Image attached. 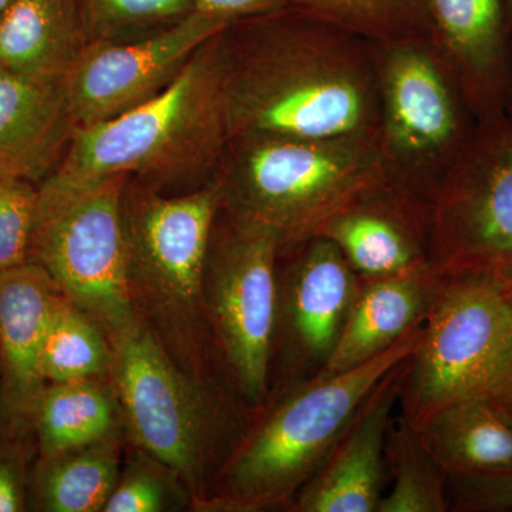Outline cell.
<instances>
[{
    "label": "cell",
    "mask_w": 512,
    "mask_h": 512,
    "mask_svg": "<svg viewBox=\"0 0 512 512\" xmlns=\"http://www.w3.org/2000/svg\"><path fill=\"white\" fill-rule=\"evenodd\" d=\"M109 342L131 439L201 497L212 417L205 386L185 375L141 318Z\"/></svg>",
    "instance_id": "obj_11"
},
{
    "label": "cell",
    "mask_w": 512,
    "mask_h": 512,
    "mask_svg": "<svg viewBox=\"0 0 512 512\" xmlns=\"http://www.w3.org/2000/svg\"><path fill=\"white\" fill-rule=\"evenodd\" d=\"M406 359L383 377L316 473L293 500L296 512H377L386 483L384 444L399 404Z\"/></svg>",
    "instance_id": "obj_15"
},
{
    "label": "cell",
    "mask_w": 512,
    "mask_h": 512,
    "mask_svg": "<svg viewBox=\"0 0 512 512\" xmlns=\"http://www.w3.org/2000/svg\"><path fill=\"white\" fill-rule=\"evenodd\" d=\"M222 39L229 138L379 137L372 43L295 6L231 23Z\"/></svg>",
    "instance_id": "obj_1"
},
{
    "label": "cell",
    "mask_w": 512,
    "mask_h": 512,
    "mask_svg": "<svg viewBox=\"0 0 512 512\" xmlns=\"http://www.w3.org/2000/svg\"><path fill=\"white\" fill-rule=\"evenodd\" d=\"M316 235L330 239L360 279L431 268L430 207L387 180L340 208Z\"/></svg>",
    "instance_id": "obj_14"
},
{
    "label": "cell",
    "mask_w": 512,
    "mask_h": 512,
    "mask_svg": "<svg viewBox=\"0 0 512 512\" xmlns=\"http://www.w3.org/2000/svg\"><path fill=\"white\" fill-rule=\"evenodd\" d=\"M87 45L154 35L194 12L192 0H79Z\"/></svg>",
    "instance_id": "obj_27"
},
{
    "label": "cell",
    "mask_w": 512,
    "mask_h": 512,
    "mask_svg": "<svg viewBox=\"0 0 512 512\" xmlns=\"http://www.w3.org/2000/svg\"><path fill=\"white\" fill-rule=\"evenodd\" d=\"M220 211L221 192L214 178L174 197L130 178L124 192L134 308L171 359L202 386L211 376V353L220 356L204 301L205 266Z\"/></svg>",
    "instance_id": "obj_2"
},
{
    "label": "cell",
    "mask_w": 512,
    "mask_h": 512,
    "mask_svg": "<svg viewBox=\"0 0 512 512\" xmlns=\"http://www.w3.org/2000/svg\"><path fill=\"white\" fill-rule=\"evenodd\" d=\"M76 131L63 79L0 67V173L39 185Z\"/></svg>",
    "instance_id": "obj_18"
},
{
    "label": "cell",
    "mask_w": 512,
    "mask_h": 512,
    "mask_svg": "<svg viewBox=\"0 0 512 512\" xmlns=\"http://www.w3.org/2000/svg\"><path fill=\"white\" fill-rule=\"evenodd\" d=\"M416 429L448 474L512 470V400H461Z\"/></svg>",
    "instance_id": "obj_21"
},
{
    "label": "cell",
    "mask_w": 512,
    "mask_h": 512,
    "mask_svg": "<svg viewBox=\"0 0 512 512\" xmlns=\"http://www.w3.org/2000/svg\"><path fill=\"white\" fill-rule=\"evenodd\" d=\"M431 42L480 121L504 116L511 28L505 0H429Z\"/></svg>",
    "instance_id": "obj_17"
},
{
    "label": "cell",
    "mask_w": 512,
    "mask_h": 512,
    "mask_svg": "<svg viewBox=\"0 0 512 512\" xmlns=\"http://www.w3.org/2000/svg\"><path fill=\"white\" fill-rule=\"evenodd\" d=\"M0 377H2V370H0Z\"/></svg>",
    "instance_id": "obj_36"
},
{
    "label": "cell",
    "mask_w": 512,
    "mask_h": 512,
    "mask_svg": "<svg viewBox=\"0 0 512 512\" xmlns=\"http://www.w3.org/2000/svg\"><path fill=\"white\" fill-rule=\"evenodd\" d=\"M278 264L275 346L286 372L284 390L315 379L335 352L360 278L340 249L322 235L282 248Z\"/></svg>",
    "instance_id": "obj_13"
},
{
    "label": "cell",
    "mask_w": 512,
    "mask_h": 512,
    "mask_svg": "<svg viewBox=\"0 0 512 512\" xmlns=\"http://www.w3.org/2000/svg\"><path fill=\"white\" fill-rule=\"evenodd\" d=\"M99 380L46 384L32 416L40 457L57 456L117 434L119 407Z\"/></svg>",
    "instance_id": "obj_23"
},
{
    "label": "cell",
    "mask_w": 512,
    "mask_h": 512,
    "mask_svg": "<svg viewBox=\"0 0 512 512\" xmlns=\"http://www.w3.org/2000/svg\"><path fill=\"white\" fill-rule=\"evenodd\" d=\"M39 185L0 173V275L29 261Z\"/></svg>",
    "instance_id": "obj_28"
},
{
    "label": "cell",
    "mask_w": 512,
    "mask_h": 512,
    "mask_svg": "<svg viewBox=\"0 0 512 512\" xmlns=\"http://www.w3.org/2000/svg\"><path fill=\"white\" fill-rule=\"evenodd\" d=\"M156 467L147 464H133L127 474L119 478L103 512H160L173 504L174 495L168 474L158 473Z\"/></svg>",
    "instance_id": "obj_29"
},
{
    "label": "cell",
    "mask_w": 512,
    "mask_h": 512,
    "mask_svg": "<svg viewBox=\"0 0 512 512\" xmlns=\"http://www.w3.org/2000/svg\"><path fill=\"white\" fill-rule=\"evenodd\" d=\"M373 47L384 175L430 207L480 120L431 40Z\"/></svg>",
    "instance_id": "obj_8"
},
{
    "label": "cell",
    "mask_w": 512,
    "mask_h": 512,
    "mask_svg": "<svg viewBox=\"0 0 512 512\" xmlns=\"http://www.w3.org/2000/svg\"><path fill=\"white\" fill-rule=\"evenodd\" d=\"M421 323L369 362L315 377L279 394L232 451L222 471L221 493L211 507L291 510L296 494L316 473L369 394L412 355Z\"/></svg>",
    "instance_id": "obj_4"
},
{
    "label": "cell",
    "mask_w": 512,
    "mask_h": 512,
    "mask_svg": "<svg viewBox=\"0 0 512 512\" xmlns=\"http://www.w3.org/2000/svg\"><path fill=\"white\" fill-rule=\"evenodd\" d=\"M229 25L194 10L154 35L89 43L63 77L77 128L114 119L153 99Z\"/></svg>",
    "instance_id": "obj_12"
},
{
    "label": "cell",
    "mask_w": 512,
    "mask_h": 512,
    "mask_svg": "<svg viewBox=\"0 0 512 512\" xmlns=\"http://www.w3.org/2000/svg\"><path fill=\"white\" fill-rule=\"evenodd\" d=\"M224 30L153 99L114 119L77 128L55 174L69 180L126 174L147 185L214 175L229 140Z\"/></svg>",
    "instance_id": "obj_3"
},
{
    "label": "cell",
    "mask_w": 512,
    "mask_h": 512,
    "mask_svg": "<svg viewBox=\"0 0 512 512\" xmlns=\"http://www.w3.org/2000/svg\"><path fill=\"white\" fill-rule=\"evenodd\" d=\"M505 8H507L508 22L512 32V0H505Z\"/></svg>",
    "instance_id": "obj_34"
},
{
    "label": "cell",
    "mask_w": 512,
    "mask_h": 512,
    "mask_svg": "<svg viewBox=\"0 0 512 512\" xmlns=\"http://www.w3.org/2000/svg\"><path fill=\"white\" fill-rule=\"evenodd\" d=\"M113 353L103 330L62 292L50 312L42 349L46 383L101 379L111 373Z\"/></svg>",
    "instance_id": "obj_25"
},
{
    "label": "cell",
    "mask_w": 512,
    "mask_h": 512,
    "mask_svg": "<svg viewBox=\"0 0 512 512\" xmlns=\"http://www.w3.org/2000/svg\"><path fill=\"white\" fill-rule=\"evenodd\" d=\"M130 175L69 180L55 173L39 184L29 261L96 323L107 339L140 316L128 285L123 200Z\"/></svg>",
    "instance_id": "obj_7"
},
{
    "label": "cell",
    "mask_w": 512,
    "mask_h": 512,
    "mask_svg": "<svg viewBox=\"0 0 512 512\" xmlns=\"http://www.w3.org/2000/svg\"><path fill=\"white\" fill-rule=\"evenodd\" d=\"M430 264L476 272L512 288V124L480 121L430 204Z\"/></svg>",
    "instance_id": "obj_10"
},
{
    "label": "cell",
    "mask_w": 512,
    "mask_h": 512,
    "mask_svg": "<svg viewBox=\"0 0 512 512\" xmlns=\"http://www.w3.org/2000/svg\"><path fill=\"white\" fill-rule=\"evenodd\" d=\"M510 62H508L507 99H505L504 116L512 124V32L510 39Z\"/></svg>",
    "instance_id": "obj_33"
},
{
    "label": "cell",
    "mask_w": 512,
    "mask_h": 512,
    "mask_svg": "<svg viewBox=\"0 0 512 512\" xmlns=\"http://www.w3.org/2000/svg\"><path fill=\"white\" fill-rule=\"evenodd\" d=\"M87 46L79 0H12L0 13V67L63 79Z\"/></svg>",
    "instance_id": "obj_20"
},
{
    "label": "cell",
    "mask_w": 512,
    "mask_h": 512,
    "mask_svg": "<svg viewBox=\"0 0 512 512\" xmlns=\"http://www.w3.org/2000/svg\"><path fill=\"white\" fill-rule=\"evenodd\" d=\"M384 461L392 487L377 512L450 511V474L402 413L387 426Z\"/></svg>",
    "instance_id": "obj_24"
},
{
    "label": "cell",
    "mask_w": 512,
    "mask_h": 512,
    "mask_svg": "<svg viewBox=\"0 0 512 512\" xmlns=\"http://www.w3.org/2000/svg\"><path fill=\"white\" fill-rule=\"evenodd\" d=\"M437 282L439 274L431 268L360 279L338 345L319 376L346 372L396 345L423 322L436 295Z\"/></svg>",
    "instance_id": "obj_19"
},
{
    "label": "cell",
    "mask_w": 512,
    "mask_h": 512,
    "mask_svg": "<svg viewBox=\"0 0 512 512\" xmlns=\"http://www.w3.org/2000/svg\"><path fill=\"white\" fill-rule=\"evenodd\" d=\"M10 2H12V0H0V13L6 9V6H8Z\"/></svg>",
    "instance_id": "obj_35"
},
{
    "label": "cell",
    "mask_w": 512,
    "mask_h": 512,
    "mask_svg": "<svg viewBox=\"0 0 512 512\" xmlns=\"http://www.w3.org/2000/svg\"><path fill=\"white\" fill-rule=\"evenodd\" d=\"M512 400V288L476 272L439 274L406 359L400 413L419 427L461 400Z\"/></svg>",
    "instance_id": "obj_6"
},
{
    "label": "cell",
    "mask_w": 512,
    "mask_h": 512,
    "mask_svg": "<svg viewBox=\"0 0 512 512\" xmlns=\"http://www.w3.org/2000/svg\"><path fill=\"white\" fill-rule=\"evenodd\" d=\"M281 249L274 231L221 208L205 266V309L222 365L251 410L264 409L271 392Z\"/></svg>",
    "instance_id": "obj_9"
},
{
    "label": "cell",
    "mask_w": 512,
    "mask_h": 512,
    "mask_svg": "<svg viewBox=\"0 0 512 512\" xmlns=\"http://www.w3.org/2000/svg\"><path fill=\"white\" fill-rule=\"evenodd\" d=\"M450 511H512V470L493 474H450Z\"/></svg>",
    "instance_id": "obj_30"
},
{
    "label": "cell",
    "mask_w": 512,
    "mask_h": 512,
    "mask_svg": "<svg viewBox=\"0 0 512 512\" xmlns=\"http://www.w3.org/2000/svg\"><path fill=\"white\" fill-rule=\"evenodd\" d=\"M212 178L222 210L271 229L282 248L313 237L340 208L387 180L379 137L235 136Z\"/></svg>",
    "instance_id": "obj_5"
},
{
    "label": "cell",
    "mask_w": 512,
    "mask_h": 512,
    "mask_svg": "<svg viewBox=\"0 0 512 512\" xmlns=\"http://www.w3.org/2000/svg\"><path fill=\"white\" fill-rule=\"evenodd\" d=\"M28 434L0 430V512L28 510Z\"/></svg>",
    "instance_id": "obj_31"
},
{
    "label": "cell",
    "mask_w": 512,
    "mask_h": 512,
    "mask_svg": "<svg viewBox=\"0 0 512 512\" xmlns=\"http://www.w3.org/2000/svg\"><path fill=\"white\" fill-rule=\"evenodd\" d=\"M194 10L234 23L292 8L293 0H192Z\"/></svg>",
    "instance_id": "obj_32"
},
{
    "label": "cell",
    "mask_w": 512,
    "mask_h": 512,
    "mask_svg": "<svg viewBox=\"0 0 512 512\" xmlns=\"http://www.w3.org/2000/svg\"><path fill=\"white\" fill-rule=\"evenodd\" d=\"M60 291L49 274L26 262L0 275V430L30 433L46 387L42 349Z\"/></svg>",
    "instance_id": "obj_16"
},
{
    "label": "cell",
    "mask_w": 512,
    "mask_h": 512,
    "mask_svg": "<svg viewBox=\"0 0 512 512\" xmlns=\"http://www.w3.org/2000/svg\"><path fill=\"white\" fill-rule=\"evenodd\" d=\"M120 478L117 434L52 457H40L29 505L46 512L103 511Z\"/></svg>",
    "instance_id": "obj_22"
},
{
    "label": "cell",
    "mask_w": 512,
    "mask_h": 512,
    "mask_svg": "<svg viewBox=\"0 0 512 512\" xmlns=\"http://www.w3.org/2000/svg\"><path fill=\"white\" fill-rule=\"evenodd\" d=\"M293 6L372 45L431 40L429 0H293Z\"/></svg>",
    "instance_id": "obj_26"
}]
</instances>
